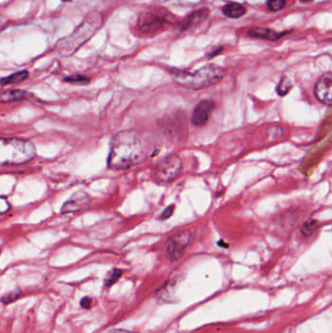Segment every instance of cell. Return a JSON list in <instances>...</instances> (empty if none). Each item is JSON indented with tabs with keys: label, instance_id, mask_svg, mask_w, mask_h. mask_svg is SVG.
<instances>
[{
	"label": "cell",
	"instance_id": "obj_27",
	"mask_svg": "<svg viewBox=\"0 0 332 333\" xmlns=\"http://www.w3.org/2000/svg\"><path fill=\"white\" fill-rule=\"evenodd\" d=\"M62 1H64V2H70V1H72V0H62Z\"/></svg>",
	"mask_w": 332,
	"mask_h": 333
},
{
	"label": "cell",
	"instance_id": "obj_24",
	"mask_svg": "<svg viewBox=\"0 0 332 333\" xmlns=\"http://www.w3.org/2000/svg\"><path fill=\"white\" fill-rule=\"evenodd\" d=\"M1 206H0V212L1 214H5L7 210H10V204H9V202L6 200L5 197H1Z\"/></svg>",
	"mask_w": 332,
	"mask_h": 333
},
{
	"label": "cell",
	"instance_id": "obj_2",
	"mask_svg": "<svg viewBox=\"0 0 332 333\" xmlns=\"http://www.w3.org/2000/svg\"><path fill=\"white\" fill-rule=\"evenodd\" d=\"M176 80L193 90H201L220 83L224 78L225 70L216 64H206L194 72L170 70Z\"/></svg>",
	"mask_w": 332,
	"mask_h": 333
},
{
	"label": "cell",
	"instance_id": "obj_5",
	"mask_svg": "<svg viewBox=\"0 0 332 333\" xmlns=\"http://www.w3.org/2000/svg\"><path fill=\"white\" fill-rule=\"evenodd\" d=\"M195 239V234L191 230H182L170 237L166 244V258L170 261L180 258L185 250Z\"/></svg>",
	"mask_w": 332,
	"mask_h": 333
},
{
	"label": "cell",
	"instance_id": "obj_10",
	"mask_svg": "<svg viewBox=\"0 0 332 333\" xmlns=\"http://www.w3.org/2000/svg\"><path fill=\"white\" fill-rule=\"evenodd\" d=\"M214 106L216 104L212 100H204L200 102L193 111L191 118L192 124L196 127L204 126L208 123L212 112L214 110Z\"/></svg>",
	"mask_w": 332,
	"mask_h": 333
},
{
	"label": "cell",
	"instance_id": "obj_18",
	"mask_svg": "<svg viewBox=\"0 0 332 333\" xmlns=\"http://www.w3.org/2000/svg\"><path fill=\"white\" fill-rule=\"evenodd\" d=\"M123 275V271L118 269V268H114L112 269L110 272L108 274V276L104 278V286L106 288H110L111 286H113L120 278Z\"/></svg>",
	"mask_w": 332,
	"mask_h": 333
},
{
	"label": "cell",
	"instance_id": "obj_4",
	"mask_svg": "<svg viewBox=\"0 0 332 333\" xmlns=\"http://www.w3.org/2000/svg\"><path fill=\"white\" fill-rule=\"evenodd\" d=\"M102 24V18L98 15L89 16L86 18L80 26L74 32V34L66 39L60 40L56 44L58 51L62 55H72L74 51L82 45L86 40H88L92 34L96 32V30L100 28Z\"/></svg>",
	"mask_w": 332,
	"mask_h": 333
},
{
	"label": "cell",
	"instance_id": "obj_23",
	"mask_svg": "<svg viewBox=\"0 0 332 333\" xmlns=\"http://www.w3.org/2000/svg\"><path fill=\"white\" fill-rule=\"evenodd\" d=\"M92 298H91V297H88V296L83 297V298L81 299V302H80L81 307L84 308V309H86V310H89V309L92 307Z\"/></svg>",
	"mask_w": 332,
	"mask_h": 333
},
{
	"label": "cell",
	"instance_id": "obj_1",
	"mask_svg": "<svg viewBox=\"0 0 332 333\" xmlns=\"http://www.w3.org/2000/svg\"><path fill=\"white\" fill-rule=\"evenodd\" d=\"M146 157L142 136L134 130L116 134L111 140L108 165L112 170H125L140 164Z\"/></svg>",
	"mask_w": 332,
	"mask_h": 333
},
{
	"label": "cell",
	"instance_id": "obj_21",
	"mask_svg": "<svg viewBox=\"0 0 332 333\" xmlns=\"http://www.w3.org/2000/svg\"><path fill=\"white\" fill-rule=\"evenodd\" d=\"M20 297V292H11L1 298L3 304H10L16 301Z\"/></svg>",
	"mask_w": 332,
	"mask_h": 333
},
{
	"label": "cell",
	"instance_id": "obj_22",
	"mask_svg": "<svg viewBox=\"0 0 332 333\" xmlns=\"http://www.w3.org/2000/svg\"><path fill=\"white\" fill-rule=\"evenodd\" d=\"M174 212V204L168 206V208H166L164 210V212L160 214L159 220H166L170 218L172 216Z\"/></svg>",
	"mask_w": 332,
	"mask_h": 333
},
{
	"label": "cell",
	"instance_id": "obj_20",
	"mask_svg": "<svg viewBox=\"0 0 332 333\" xmlns=\"http://www.w3.org/2000/svg\"><path fill=\"white\" fill-rule=\"evenodd\" d=\"M286 5V0H268L267 8L271 12H278Z\"/></svg>",
	"mask_w": 332,
	"mask_h": 333
},
{
	"label": "cell",
	"instance_id": "obj_3",
	"mask_svg": "<svg viewBox=\"0 0 332 333\" xmlns=\"http://www.w3.org/2000/svg\"><path fill=\"white\" fill-rule=\"evenodd\" d=\"M36 154V146L30 140L18 138L1 140L0 162L3 166L24 164L30 161Z\"/></svg>",
	"mask_w": 332,
	"mask_h": 333
},
{
	"label": "cell",
	"instance_id": "obj_19",
	"mask_svg": "<svg viewBox=\"0 0 332 333\" xmlns=\"http://www.w3.org/2000/svg\"><path fill=\"white\" fill-rule=\"evenodd\" d=\"M64 81L68 83H72V84H76V85H86L88 83H90V78L85 76V75H81V74H74V75H70L64 78Z\"/></svg>",
	"mask_w": 332,
	"mask_h": 333
},
{
	"label": "cell",
	"instance_id": "obj_9",
	"mask_svg": "<svg viewBox=\"0 0 332 333\" xmlns=\"http://www.w3.org/2000/svg\"><path fill=\"white\" fill-rule=\"evenodd\" d=\"M91 204V197L84 191H77L64 204L60 212L62 214H74L89 208Z\"/></svg>",
	"mask_w": 332,
	"mask_h": 333
},
{
	"label": "cell",
	"instance_id": "obj_7",
	"mask_svg": "<svg viewBox=\"0 0 332 333\" xmlns=\"http://www.w3.org/2000/svg\"><path fill=\"white\" fill-rule=\"evenodd\" d=\"M170 20L166 15L158 12H146L142 14L138 20V30L140 34H152L163 30Z\"/></svg>",
	"mask_w": 332,
	"mask_h": 333
},
{
	"label": "cell",
	"instance_id": "obj_17",
	"mask_svg": "<svg viewBox=\"0 0 332 333\" xmlns=\"http://www.w3.org/2000/svg\"><path fill=\"white\" fill-rule=\"evenodd\" d=\"M292 80L288 79L286 76H284V77H282V79L280 80V82L278 84L276 92H278V96H284L288 94V92L292 90Z\"/></svg>",
	"mask_w": 332,
	"mask_h": 333
},
{
	"label": "cell",
	"instance_id": "obj_16",
	"mask_svg": "<svg viewBox=\"0 0 332 333\" xmlns=\"http://www.w3.org/2000/svg\"><path fill=\"white\" fill-rule=\"evenodd\" d=\"M318 229V222L314 220H309L303 223L300 229V233L305 237H311L316 232Z\"/></svg>",
	"mask_w": 332,
	"mask_h": 333
},
{
	"label": "cell",
	"instance_id": "obj_26",
	"mask_svg": "<svg viewBox=\"0 0 332 333\" xmlns=\"http://www.w3.org/2000/svg\"><path fill=\"white\" fill-rule=\"evenodd\" d=\"M301 1H303V2H311L313 0H301Z\"/></svg>",
	"mask_w": 332,
	"mask_h": 333
},
{
	"label": "cell",
	"instance_id": "obj_25",
	"mask_svg": "<svg viewBox=\"0 0 332 333\" xmlns=\"http://www.w3.org/2000/svg\"><path fill=\"white\" fill-rule=\"evenodd\" d=\"M222 49H223V48H222V47H220V48H218V49H216V51H214V52L210 53V55H208V58H214V56H216L218 55V54H220V53L222 52Z\"/></svg>",
	"mask_w": 332,
	"mask_h": 333
},
{
	"label": "cell",
	"instance_id": "obj_11",
	"mask_svg": "<svg viewBox=\"0 0 332 333\" xmlns=\"http://www.w3.org/2000/svg\"><path fill=\"white\" fill-rule=\"evenodd\" d=\"M208 17V9H200L197 10L190 15H188L180 24V30L186 32L190 28H193L200 24H202L206 18Z\"/></svg>",
	"mask_w": 332,
	"mask_h": 333
},
{
	"label": "cell",
	"instance_id": "obj_15",
	"mask_svg": "<svg viewBox=\"0 0 332 333\" xmlns=\"http://www.w3.org/2000/svg\"><path fill=\"white\" fill-rule=\"evenodd\" d=\"M28 77V72L26 70H22L16 74H11L7 77H4L1 79V85H9V84H15V83H20L24 80H26Z\"/></svg>",
	"mask_w": 332,
	"mask_h": 333
},
{
	"label": "cell",
	"instance_id": "obj_13",
	"mask_svg": "<svg viewBox=\"0 0 332 333\" xmlns=\"http://www.w3.org/2000/svg\"><path fill=\"white\" fill-rule=\"evenodd\" d=\"M30 98V94L22 90H8L1 92L0 102L2 104H9L14 102H20L28 100Z\"/></svg>",
	"mask_w": 332,
	"mask_h": 333
},
{
	"label": "cell",
	"instance_id": "obj_6",
	"mask_svg": "<svg viewBox=\"0 0 332 333\" xmlns=\"http://www.w3.org/2000/svg\"><path fill=\"white\" fill-rule=\"evenodd\" d=\"M182 168L180 157L178 155L168 156L155 168L154 178L159 184H170L180 176Z\"/></svg>",
	"mask_w": 332,
	"mask_h": 333
},
{
	"label": "cell",
	"instance_id": "obj_8",
	"mask_svg": "<svg viewBox=\"0 0 332 333\" xmlns=\"http://www.w3.org/2000/svg\"><path fill=\"white\" fill-rule=\"evenodd\" d=\"M314 96L326 106H332V74L322 75L314 85Z\"/></svg>",
	"mask_w": 332,
	"mask_h": 333
},
{
	"label": "cell",
	"instance_id": "obj_14",
	"mask_svg": "<svg viewBox=\"0 0 332 333\" xmlns=\"http://www.w3.org/2000/svg\"><path fill=\"white\" fill-rule=\"evenodd\" d=\"M246 7L240 3H236V2L228 3V4L224 5L222 8V13L228 18H240L246 14Z\"/></svg>",
	"mask_w": 332,
	"mask_h": 333
},
{
	"label": "cell",
	"instance_id": "obj_12",
	"mask_svg": "<svg viewBox=\"0 0 332 333\" xmlns=\"http://www.w3.org/2000/svg\"><path fill=\"white\" fill-rule=\"evenodd\" d=\"M286 34V32H278L271 28H254L248 32V36L268 41H277L282 37L284 36Z\"/></svg>",
	"mask_w": 332,
	"mask_h": 333
}]
</instances>
